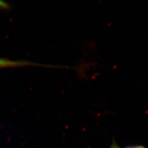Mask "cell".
Masks as SVG:
<instances>
[{
    "label": "cell",
    "instance_id": "obj_1",
    "mask_svg": "<svg viewBox=\"0 0 148 148\" xmlns=\"http://www.w3.org/2000/svg\"><path fill=\"white\" fill-rule=\"evenodd\" d=\"M29 63H26L25 62H19V61H13L10 60L0 59V68L8 67H16L21 66L24 65L29 64Z\"/></svg>",
    "mask_w": 148,
    "mask_h": 148
},
{
    "label": "cell",
    "instance_id": "obj_2",
    "mask_svg": "<svg viewBox=\"0 0 148 148\" xmlns=\"http://www.w3.org/2000/svg\"><path fill=\"white\" fill-rule=\"evenodd\" d=\"M124 148H146L145 146L141 145H136V146H128Z\"/></svg>",
    "mask_w": 148,
    "mask_h": 148
},
{
    "label": "cell",
    "instance_id": "obj_3",
    "mask_svg": "<svg viewBox=\"0 0 148 148\" xmlns=\"http://www.w3.org/2000/svg\"><path fill=\"white\" fill-rule=\"evenodd\" d=\"M109 148H121V147H120L119 146H118L116 144V143L114 142L112 144V145L110 146V147Z\"/></svg>",
    "mask_w": 148,
    "mask_h": 148
}]
</instances>
